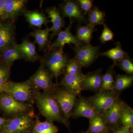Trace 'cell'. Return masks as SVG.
I'll list each match as a JSON object with an SVG mask.
<instances>
[{
    "label": "cell",
    "mask_w": 133,
    "mask_h": 133,
    "mask_svg": "<svg viewBox=\"0 0 133 133\" xmlns=\"http://www.w3.org/2000/svg\"><path fill=\"white\" fill-rule=\"evenodd\" d=\"M35 102L42 115L46 120L50 122H57L64 124L69 128L68 124L62 114L61 110L55 99L54 94L51 93L39 91H34Z\"/></svg>",
    "instance_id": "obj_1"
},
{
    "label": "cell",
    "mask_w": 133,
    "mask_h": 133,
    "mask_svg": "<svg viewBox=\"0 0 133 133\" xmlns=\"http://www.w3.org/2000/svg\"><path fill=\"white\" fill-rule=\"evenodd\" d=\"M63 48L53 49L47 51L40 60L55 79L57 85L58 78L64 73L69 59L68 55L64 53Z\"/></svg>",
    "instance_id": "obj_2"
},
{
    "label": "cell",
    "mask_w": 133,
    "mask_h": 133,
    "mask_svg": "<svg viewBox=\"0 0 133 133\" xmlns=\"http://www.w3.org/2000/svg\"><path fill=\"white\" fill-rule=\"evenodd\" d=\"M35 116L33 110L8 118L1 131L6 133H30Z\"/></svg>",
    "instance_id": "obj_3"
},
{
    "label": "cell",
    "mask_w": 133,
    "mask_h": 133,
    "mask_svg": "<svg viewBox=\"0 0 133 133\" xmlns=\"http://www.w3.org/2000/svg\"><path fill=\"white\" fill-rule=\"evenodd\" d=\"M35 91L28 79L21 82L9 81L5 93L18 101L33 105L35 103Z\"/></svg>",
    "instance_id": "obj_4"
},
{
    "label": "cell",
    "mask_w": 133,
    "mask_h": 133,
    "mask_svg": "<svg viewBox=\"0 0 133 133\" xmlns=\"http://www.w3.org/2000/svg\"><path fill=\"white\" fill-rule=\"evenodd\" d=\"M33 105L18 101L6 93L0 94V109L9 118L34 110Z\"/></svg>",
    "instance_id": "obj_5"
},
{
    "label": "cell",
    "mask_w": 133,
    "mask_h": 133,
    "mask_svg": "<svg viewBox=\"0 0 133 133\" xmlns=\"http://www.w3.org/2000/svg\"><path fill=\"white\" fill-rule=\"evenodd\" d=\"M58 104L66 122L69 124V119L78 99V95L66 90L57 85L54 94Z\"/></svg>",
    "instance_id": "obj_6"
},
{
    "label": "cell",
    "mask_w": 133,
    "mask_h": 133,
    "mask_svg": "<svg viewBox=\"0 0 133 133\" xmlns=\"http://www.w3.org/2000/svg\"><path fill=\"white\" fill-rule=\"evenodd\" d=\"M29 79L35 90H42L54 94L57 84L53 83L52 76L42 62L37 71Z\"/></svg>",
    "instance_id": "obj_7"
},
{
    "label": "cell",
    "mask_w": 133,
    "mask_h": 133,
    "mask_svg": "<svg viewBox=\"0 0 133 133\" xmlns=\"http://www.w3.org/2000/svg\"><path fill=\"white\" fill-rule=\"evenodd\" d=\"M120 93L115 91H100L87 98L96 112L104 114L119 98Z\"/></svg>",
    "instance_id": "obj_8"
},
{
    "label": "cell",
    "mask_w": 133,
    "mask_h": 133,
    "mask_svg": "<svg viewBox=\"0 0 133 133\" xmlns=\"http://www.w3.org/2000/svg\"><path fill=\"white\" fill-rule=\"evenodd\" d=\"M100 45L93 46L90 44L75 46L72 49L75 53V57L83 67H87L92 64L100 56Z\"/></svg>",
    "instance_id": "obj_9"
},
{
    "label": "cell",
    "mask_w": 133,
    "mask_h": 133,
    "mask_svg": "<svg viewBox=\"0 0 133 133\" xmlns=\"http://www.w3.org/2000/svg\"><path fill=\"white\" fill-rule=\"evenodd\" d=\"M59 9L63 17H67L70 21H76L79 25L83 23L87 24V20L81 10L77 1H64L60 4Z\"/></svg>",
    "instance_id": "obj_10"
},
{
    "label": "cell",
    "mask_w": 133,
    "mask_h": 133,
    "mask_svg": "<svg viewBox=\"0 0 133 133\" xmlns=\"http://www.w3.org/2000/svg\"><path fill=\"white\" fill-rule=\"evenodd\" d=\"M74 22L70 21L69 26L62 30L58 34L57 37L55 41L51 43L48 46V51L55 49L64 48L66 44L71 45L73 44L75 46H80L84 45L79 42L76 38L75 36L73 35L71 32V29Z\"/></svg>",
    "instance_id": "obj_11"
},
{
    "label": "cell",
    "mask_w": 133,
    "mask_h": 133,
    "mask_svg": "<svg viewBox=\"0 0 133 133\" xmlns=\"http://www.w3.org/2000/svg\"><path fill=\"white\" fill-rule=\"evenodd\" d=\"M14 22L6 20L0 22V51L15 42Z\"/></svg>",
    "instance_id": "obj_12"
},
{
    "label": "cell",
    "mask_w": 133,
    "mask_h": 133,
    "mask_svg": "<svg viewBox=\"0 0 133 133\" xmlns=\"http://www.w3.org/2000/svg\"><path fill=\"white\" fill-rule=\"evenodd\" d=\"M98 114L88 98L81 97L78 99L71 117L74 118L84 117L90 120Z\"/></svg>",
    "instance_id": "obj_13"
},
{
    "label": "cell",
    "mask_w": 133,
    "mask_h": 133,
    "mask_svg": "<svg viewBox=\"0 0 133 133\" xmlns=\"http://www.w3.org/2000/svg\"><path fill=\"white\" fill-rule=\"evenodd\" d=\"M85 75L81 72L78 75L71 76L64 74L58 85L66 90L78 95L82 91Z\"/></svg>",
    "instance_id": "obj_14"
},
{
    "label": "cell",
    "mask_w": 133,
    "mask_h": 133,
    "mask_svg": "<svg viewBox=\"0 0 133 133\" xmlns=\"http://www.w3.org/2000/svg\"><path fill=\"white\" fill-rule=\"evenodd\" d=\"M45 12L48 14V18L50 19V22L52 23V26L51 28L52 33L50 34L49 37L51 43V40L62 31L65 26V22L59 8L55 6L51 7L45 9Z\"/></svg>",
    "instance_id": "obj_15"
},
{
    "label": "cell",
    "mask_w": 133,
    "mask_h": 133,
    "mask_svg": "<svg viewBox=\"0 0 133 133\" xmlns=\"http://www.w3.org/2000/svg\"><path fill=\"white\" fill-rule=\"evenodd\" d=\"M26 0H5L6 20L15 22L18 17L26 10Z\"/></svg>",
    "instance_id": "obj_16"
},
{
    "label": "cell",
    "mask_w": 133,
    "mask_h": 133,
    "mask_svg": "<svg viewBox=\"0 0 133 133\" xmlns=\"http://www.w3.org/2000/svg\"><path fill=\"white\" fill-rule=\"evenodd\" d=\"M102 71V69H99L85 75L82 91H91L96 93L100 91L103 76Z\"/></svg>",
    "instance_id": "obj_17"
},
{
    "label": "cell",
    "mask_w": 133,
    "mask_h": 133,
    "mask_svg": "<svg viewBox=\"0 0 133 133\" xmlns=\"http://www.w3.org/2000/svg\"><path fill=\"white\" fill-rule=\"evenodd\" d=\"M125 102L119 98L111 107L103 114L109 129L119 126L120 118Z\"/></svg>",
    "instance_id": "obj_18"
},
{
    "label": "cell",
    "mask_w": 133,
    "mask_h": 133,
    "mask_svg": "<svg viewBox=\"0 0 133 133\" xmlns=\"http://www.w3.org/2000/svg\"><path fill=\"white\" fill-rule=\"evenodd\" d=\"M18 47L23 59L27 62L33 63L41 60L42 58L37 52L35 43L28 38L23 39L20 44H18Z\"/></svg>",
    "instance_id": "obj_19"
},
{
    "label": "cell",
    "mask_w": 133,
    "mask_h": 133,
    "mask_svg": "<svg viewBox=\"0 0 133 133\" xmlns=\"http://www.w3.org/2000/svg\"><path fill=\"white\" fill-rule=\"evenodd\" d=\"M23 15L31 27H36L38 29H41L43 25L47 26L50 22L48 17L43 13L38 10H25Z\"/></svg>",
    "instance_id": "obj_20"
},
{
    "label": "cell",
    "mask_w": 133,
    "mask_h": 133,
    "mask_svg": "<svg viewBox=\"0 0 133 133\" xmlns=\"http://www.w3.org/2000/svg\"><path fill=\"white\" fill-rule=\"evenodd\" d=\"M2 53L1 64L12 66L17 60L23 59L22 55L18 47V44L14 43L1 51Z\"/></svg>",
    "instance_id": "obj_21"
},
{
    "label": "cell",
    "mask_w": 133,
    "mask_h": 133,
    "mask_svg": "<svg viewBox=\"0 0 133 133\" xmlns=\"http://www.w3.org/2000/svg\"><path fill=\"white\" fill-rule=\"evenodd\" d=\"M51 32V28L47 27L44 29H37L30 33V35L32 36L35 39L34 43L38 45L40 50L45 51L47 50L50 44L49 37Z\"/></svg>",
    "instance_id": "obj_22"
},
{
    "label": "cell",
    "mask_w": 133,
    "mask_h": 133,
    "mask_svg": "<svg viewBox=\"0 0 133 133\" xmlns=\"http://www.w3.org/2000/svg\"><path fill=\"white\" fill-rule=\"evenodd\" d=\"M87 132L90 133H110L109 129L104 115L99 114L90 119Z\"/></svg>",
    "instance_id": "obj_23"
},
{
    "label": "cell",
    "mask_w": 133,
    "mask_h": 133,
    "mask_svg": "<svg viewBox=\"0 0 133 133\" xmlns=\"http://www.w3.org/2000/svg\"><path fill=\"white\" fill-rule=\"evenodd\" d=\"M95 27L87 24L85 26L79 25L76 29V38L84 45H90L92 39L93 34L97 31Z\"/></svg>",
    "instance_id": "obj_24"
},
{
    "label": "cell",
    "mask_w": 133,
    "mask_h": 133,
    "mask_svg": "<svg viewBox=\"0 0 133 133\" xmlns=\"http://www.w3.org/2000/svg\"><path fill=\"white\" fill-rule=\"evenodd\" d=\"M58 128L52 122H42L38 115H36L35 122L30 133H57Z\"/></svg>",
    "instance_id": "obj_25"
},
{
    "label": "cell",
    "mask_w": 133,
    "mask_h": 133,
    "mask_svg": "<svg viewBox=\"0 0 133 133\" xmlns=\"http://www.w3.org/2000/svg\"><path fill=\"white\" fill-rule=\"evenodd\" d=\"M128 56L127 52L122 49V45L120 42L116 43L114 48L100 53V56L106 57L112 59L114 62L113 65L115 66L116 65L118 62Z\"/></svg>",
    "instance_id": "obj_26"
},
{
    "label": "cell",
    "mask_w": 133,
    "mask_h": 133,
    "mask_svg": "<svg viewBox=\"0 0 133 133\" xmlns=\"http://www.w3.org/2000/svg\"><path fill=\"white\" fill-rule=\"evenodd\" d=\"M88 24L94 26L105 23V14L97 6H94L88 14Z\"/></svg>",
    "instance_id": "obj_27"
},
{
    "label": "cell",
    "mask_w": 133,
    "mask_h": 133,
    "mask_svg": "<svg viewBox=\"0 0 133 133\" xmlns=\"http://www.w3.org/2000/svg\"><path fill=\"white\" fill-rule=\"evenodd\" d=\"M133 83V75H119L115 76L114 91L120 93L131 87Z\"/></svg>",
    "instance_id": "obj_28"
},
{
    "label": "cell",
    "mask_w": 133,
    "mask_h": 133,
    "mask_svg": "<svg viewBox=\"0 0 133 133\" xmlns=\"http://www.w3.org/2000/svg\"><path fill=\"white\" fill-rule=\"evenodd\" d=\"M114 66L112 65L109 67L105 73L102 76L100 91H114Z\"/></svg>",
    "instance_id": "obj_29"
},
{
    "label": "cell",
    "mask_w": 133,
    "mask_h": 133,
    "mask_svg": "<svg viewBox=\"0 0 133 133\" xmlns=\"http://www.w3.org/2000/svg\"><path fill=\"white\" fill-rule=\"evenodd\" d=\"M120 124L133 131V110L125 102L120 118Z\"/></svg>",
    "instance_id": "obj_30"
},
{
    "label": "cell",
    "mask_w": 133,
    "mask_h": 133,
    "mask_svg": "<svg viewBox=\"0 0 133 133\" xmlns=\"http://www.w3.org/2000/svg\"><path fill=\"white\" fill-rule=\"evenodd\" d=\"M83 67L76 57L69 59L65 69L64 74L71 76L78 75L82 72Z\"/></svg>",
    "instance_id": "obj_31"
},
{
    "label": "cell",
    "mask_w": 133,
    "mask_h": 133,
    "mask_svg": "<svg viewBox=\"0 0 133 133\" xmlns=\"http://www.w3.org/2000/svg\"><path fill=\"white\" fill-rule=\"evenodd\" d=\"M116 65L122 70L125 72L128 75H133V60L129 56H127L118 62Z\"/></svg>",
    "instance_id": "obj_32"
},
{
    "label": "cell",
    "mask_w": 133,
    "mask_h": 133,
    "mask_svg": "<svg viewBox=\"0 0 133 133\" xmlns=\"http://www.w3.org/2000/svg\"><path fill=\"white\" fill-rule=\"evenodd\" d=\"M12 66L3 64H0V85H3L9 81Z\"/></svg>",
    "instance_id": "obj_33"
},
{
    "label": "cell",
    "mask_w": 133,
    "mask_h": 133,
    "mask_svg": "<svg viewBox=\"0 0 133 133\" xmlns=\"http://www.w3.org/2000/svg\"><path fill=\"white\" fill-rule=\"evenodd\" d=\"M104 29L99 37V40L102 44L113 41L114 35L112 31L109 28L105 23L103 24Z\"/></svg>",
    "instance_id": "obj_34"
},
{
    "label": "cell",
    "mask_w": 133,
    "mask_h": 133,
    "mask_svg": "<svg viewBox=\"0 0 133 133\" xmlns=\"http://www.w3.org/2000/svg\"><path fill=\"white\" fill-rule=\"evenodd\" d=\"M77 1L85 15L88 14L93 8V1L92 0H78Z\"/></svg>",
    "instance_id": "obj_35"
},
{
    "label": "cell",
    "mask_w": 133,
    "mask_h": 133,
    "mask_svg": "<svg viewBox=\"0 0 133 133\" xmlns=\"http://www.w3.org/2000/svg\"><path fill=\"white\" fill-rule=\"evenodd\" d=\"M111 129L112 130V133H133V131L129 129L120 125L109 129Z\"/></svg>",
    "instance_id": "obj_36"
},
{
    "label": "cell",
    "mask_w": 133,
    "mask_h": 133,
    "mask_svg": "<svg viewBox=\"0 0 133 133\" xmlns=\"http://www.w3.org/2000/svg\"><path fill=\"white\" fill-rule=\"evenodd\" d=\"M5 0H0V22L6 21L5 9Z\"/></svg>",
    "instance_id": "obj_37"
},
{
    "label": "cell",
    "mask_w": 133,
    "mask_h": 133,
    "mask_svg": "<svg viewBox=\"0 0 133 133\" xmlns=\"http://www.w3.org/2000/svg\"><path fill=\"white\" fill-rule=\"evenodd\" d=\"M8 118H2L0 117V131L1 130L3 126L4 125L5 123L7 121Z\"/></svg>",
    "instance_id": "obj_38"
},
{
    "label": "cell",
    "mask_w": 133,
    "mask_h": 133,
    "mask_svg": "<svg viewBox=\"0 0 133 133\" xmlns=\"http://www.w3.org/2000/svg\"><path fill=\"white\" fill-rule=\"evenodd\" d=\"M6 83L3 85H0V94L2 93L5 92L6 90Z\"/></svg>",
    "instance_id": "obj_39"
},
{
    "label": "cell",
    "mask_w": 133,
    "mask_h": 133,
    "mask_svg": "<svg viewBox=\"0 0 133 133\" xmlns=\"http://www.w3.org/2000/svg\"><path fill=\"white\" fill-rule=\"evenodd\" d=\"M2 58V53L1 51H0V63L1 62Z\"/></svg>",
    "instance_id": "obj_40"
},
{
    "label": "cell",
    "mask_w": 133,
    "mask_h": 133,
    "mask_svg": "<svg viewBox=\"0 0 133 133\" xmlns=\"http://www.w3.org/2000/svg\"><path fill=\"white\" fill-rule=\"evenodd\" d=\"M0 133H6L5 132H3V131H0Z\"/></svg>",
    "instance_id": "obj_41"
},
{
    "label": "cell",
    "mask_w": 133,
    "mask_h": 133,
    "mask_svg": "<svg viewBox=\"0 0 133 133\" xmlns=\"http://www.w3.org/2000/svg\"><path fill=\"white\" fill-rule=\"evenodd\" d=\"M88 133V132H81V133Z\"/></svg>",
    "instance_id": "obj_42"
}]
</instances>
